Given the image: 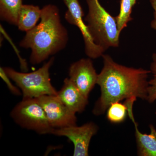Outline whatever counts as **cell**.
Masks as SVG:
<instances>
[{"instance_id":"cell-12","label":"cell","mask_w":156,"mask_h":156,"mask_svg":"<svg viewBox=\"0 0 156 156\" xmlns=\"http://www.w3.org/2000/svg\"><path fill=\"white\" fill-rule=\"evenodd\" d=\"M41 16V9L38 6L23 5L18 16L17 25L18 29L26 33L31 30L37 25Z\"/></svg>"},{"instance_id":"cell-2","label":"cell","mask_w":156,"mask_h":156,"mask_svg":"<svg viewBox=\"0 0 156 156\" xmlns=\"http://www.w3.org/2000/svg\"><path fill=\"white\" fill-rule=\"evenodd\" d=\"M40 20L19 43L21 48L30 49V62L33 65L40 64L63 50L68 42V32L62 23L57 6H44Z\"/></svg>"},{"instance_id":"cell-6","label":"cell","mask_w":156,"mask_h":156,"mask_svg":"<svg viewBox=\"0 0 156 156\" xmlns=\"http://www.w3.org/2000/svg\"><path fill=\"white\" fill-rule=\"evenodd\" d=\"M67 10L65 18L68 23L76 26L80 31L85 44L86 55L91 58L102 56L105 51L94 43L87 24L83 19L84 13L79 0H63Z\"/></svg>"},{"instance_id":"cell-20","label":"cell","mask_w":156,"mask_h":156,"mask_svg":"<svg viewBox=\"0 0 156 156\" xmlns=\"http://www.w3.org/2000/svg\"><path fill=\"white\" fill-rule=\"evenodd\" d=\"M136 0H131V3H132V5L134 6L135 5L136 3Z\"/></svg>"},{"instance_id":"cell-11","label":"cell","mask_w":156,"mask_h":156,"mask_svg":"<svg viewBox=\"0 0 156 156\" xmlns=\"http://www.w3.org/2000/svg\"><path fill=\"white\" fill-rule=\"evenodd\" d=\"M134 123L137 143V154L140 156H156V130L152 125H150V134H143L138 130L137 124L133 114L129 115Z\"/></svg>"},{"instance_id":"cell-5","label":"cell","mask_w":156,"mask_h":156,"mask_svg":"<svg viewBox=\"0 0 156 156\" xmlns=\"http://www.w3.org/2000/svg\"><path fill=\"white\" fill-rule=\"evenodd\" d=\"M11 116L20 127L37 134H52L54 129L37 98H23L12 109Z\"/></svg>"},{"instance_id":"cell-10","label":"cell","mask_w":156,"mask_h":156,"mask_svg":"<svg viewBox=\"0 0 156 156\" xmlns=\"http://www.w3.org/2000/svg\"><path fill=\"white\" fill-rule=\"evenodd\" d=\"M56 96L75 114L83 112L89 102L88 98L82 94L69 78L65 79L63 86L57 92Z\"/></svg>"},{"instance_id":"cell-16","label":"cell","mask_w":156,"mask_h":156,"mask_svg":"<svg viewBox=\"0 0 156 156\" xmlns=\"http://www.w3.org/2000/svg\"><path fill=\"white\" fill-rule=\"evenodd\" d=\"M150 70L153 77L149 81L147 100L152 103L156 100V61H153L151 63Z\"/></svg>"},{"instance_id":"cell-4","label":"cell","mask_w":156,"mask_h":156,"mask_svg":"<svg viewBox=\"0 0 156 156\" xmlns=\"http://www.w3.org/2000/svg\"><path fill=\"white\" fill-rule=\"evenodd\" d=\"M54 61V57H51L41 67L31 73L19 72L11 67L3 69L8 76L20 89L23 98L56 95L57 91L51 83L50 74V69Z\"/></svg>"},{"instance_id":"cell-15","label":"cell","mask_w":156,"mask_h":156,"mask_svg":"<svg viewBox=\"0 0 156 156\" xmlns=\"http://www.w3.org/2000/svg\"><path fill=\"white\" fill-rule=\"evenodd\" d=\"M120 101L112 103L108 108L107 118L113 123L122 122L126 119L128 114L127 106L120 103Z\"/></svg>"},{"instance_id":"cell-8","label":"cell","mask_w":156,"mask_h":156,"mask_svg":"<svg viewBox=\"0 0 156 156\" xmlns=\"http://www.w3.org/2000/svg\"><path fill=\"white\" fill-rule=\"evenodd\" d=\"M98 130V127L96 124L91 122L81 126L76 125L54 129L52 134L66 136L73 143L74 156H88L90 141Z\"/></svg>"},{"instance_id":"cell-14","label":"cell","mask_w":156,"mask_h":156,"mask_svg":"<svg viewBox=\"0 0 156 156\" xmlns=\"http://www.w3.org/2000/svg\"><path fill=\"white\" fill-rule=\"evenodd\" d=\"M133 7L131 0H121L120 12L115 17L118 29L120 33L132 19L131 11Z\"/></svg>"},{"instance_id":"cell-18","label":"cell","mask_w":156,"mask_h":156,"mask_svg":"<svg viewBox=\"0 0 156 156\" xmlns=\"http://www.w3.org/2000/svg\"><path fill=\"white\" fill-rule=\"evenodd\" d=\"M151 5L154 10V18L151 23V27L156 30V0H150Z\"/></svg>"},{"instance_id":"cell-13","label":"cell","mask_w":156,"mask_h":156,"mask_svg":"<svg viewBox=\"0 0 156 156\" xmlns=\"http://www.w3.org/2000/svg\"><path fill=\"white\" fill-rule=\"evenodd\" d=\"M23 0H0V18L9 24L17 26L18 16Z\"/></svg>"},{"instance_id":"cell-19","label":"cell","mask_w":156,"mask_h":156,"mask_svg":"<svg viewBox=\"0 0 156 156\" xmlns=\"http://www.w3.org/2000/svg\"><path fill=\"white\" fill-rule=\"evenodd\" d=\"M152 59L153 61H156V53H154L153 54Z\"/></svg>"},{"instance_id":"cell-1","label":"cell","mask_w":156,"mask_h":156,"mask_svg":"<svg viewBox=\"0 0 156 156\" xmlns=\"http://www.w3.org/2000/svg\"><path fill=\"white\" fill-rule=\"evenodd\" d=\"M102 57L103 66L97 82L101 94L93 108V114H103L112 103L124 99L135 97L147 100L151 70L119 64L107 54Z\"/></svg>"},{"instance_id":"cell-3","label":"cell","mask_w":156,"mask_h":156,"mask_svg":"<svg viewBox=\"0 0 156 156\" xmlns=\"http://www.w3.org/2000/svg\"><path fill=\"white\" fill-rule=\"evenodd\" d=\"M88 12L84 20L94 43L105 51L119 44L120 33L115 17L101 6L98 0H87Z\"/></svg>"},{"instance_id":"cell-17","label":"cell","mask_w":156,"mask_h":156,"mask_svg":"<svg viewBox=\"0 0 156 156\" xmlns=\"http://www.w3.org/2000/svg\"><path fill=\"white\" fill-rule=\"evenodd\" d=\"M0 76L7 85L8 89L13 94L16 95H19V96L21 95V91L17 87L14 86L10 80L11 79L5 72L2 67L0 68Z\"/></svg>"},{"instance_id":"cell-9","label":"cell","mask_w":156,"mask_h":156,"mask_svg":"<svg viewBox=\"0 0 156 156\" xmlns=\"http://www.w3.org/2000/svg\"><path fill=\"white\" fill-rule=\"evenodd\" d=\"M69 79L87 98L97 84L98 74L91 58H82L73 62L69 70Z\"/></svg>"},{"instance_id":"cell-7","label":"cell","mask_w":156,"mask_h":156,"mask_svg":"<svg viewBox=\"0 0 156 156\" xmlns=\"http://www.w3.org/2000/svg\"><path fill=\"white\" fill-rule=\"evenodd\" d=\"M37 98L53 129L76 125V114L71 111L56 95H44Z\"/></svg>"}]
</instances>
